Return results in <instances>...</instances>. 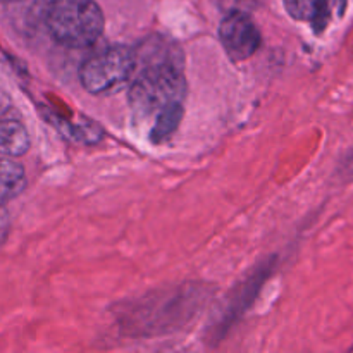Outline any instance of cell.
I'll return each instance as SVG.
<instances>
[{
  "label": "cell",
  "mask_w": 353,
  "mask_h": 353,
  "mask_svg": "<svg viewBox=\"0 0 353 353\" xmlns=\"http://www.w3.org/2000/svg\"><path fill=\"white\" fill-rule=\"evenodd\" d=\"M186 95V79L174 61L147 64L131 83L130 103L138 116H159L171 107L181 105Z\"/></svg>",
  "instance_id": "cell-1"
},
{
  "label": "cell",
  "mask_w": 353,
  "mask_h": 353,
  "mask_svg": "<svg viewBox=\"0 0 353 353\" xmlns=\"http://www.w3.org/2000/svg\"><path fill=\"white\" fill-rule=\"evenodd\" d=\"M45 24L57 43L86 48L102 37L105 19L93 0H52L45 10Z\"/></svg>",
  "instance_id": "cell-2"
},
{
  "label": "cell",
  "mask_w": 353,
  "mask_h": 353,
  "mask_svg": "<svg viewBox=\"0 0 353 353\" xmlns=\"http://www.w3.org/2000/svg\"><path fill=\"white\" fill-rule=\"evenodd\" d=\"M137 69V52L126 45H110L90 55L79 69V79L92 95H112L123 90Z\"/></svg>",
  "instance_id": "cell-3"
},
{
  "label": "cell",
  "mask_w": 353,
  "mask_h": 353,
  "mask_svg": "<svg viewBox=\"0 0 353 353\" xmlns=\"http://www.w3.org/2000/svg\"><path fill=\"white\" fill-rule=\"evenodd\" d=\"M219 38L224 50L234 62L245 61L259 50L262 43L261 31L248 14L231 12L221 21Z\"/></svg>",
  "instance_id": "cell-4"
},
{
  "label": "cell",
  "mask_w": 353,
  "mask_h": 353,
  "mask_svg": "<svg viewBox=\"0 0 353 353\" xmlns=\"http://www.w3.org/2000/svg\"><path fill=\"white\" fill-rule=\"evenodd\" d=\"M285 7L293 19L310 24L321 34L331 23L336 0H285Z\"/></svg>",
  "instance_id": "cell-5"
},
{
  "label": "cell",
  "mask_w": 353,
  "mask_h": 353,
  "mask_svg": "<svg viewBox=\"0 0 353 353\" xmlns=\"http://www.w3.org/2000/svg\"><path fill=\"white\" fill-rule=\"evenodd\" d=\"M30 150V134L19 119L0 117V154L21 157Z\"/></svg>",
  "instance_id": "cell-6"
},
{
  "label": "cell",
  "mask_w": 353,
  "mask_h": 353,
  "mask_svg": "<svg viewBox=\"0 0 353 353\" xmlns=\"http://www.w3.org/2000/svg\"><path fill=\"white\" fill-rule=\"evenodd\" d=\"M26 172L23 165L9 159H0V202H9L26 188Z\"/></svg>",
  "instance_id": "cell-7"
},
{
  "label": "cell",
  "mask_w": 353,
  "mask_h": 353,
  "mask_svg": "<svg viewBox=\"0 0 353 353\" xmlns=\"http://www.w3.org/2000/svg\"><path fill=\"white\" fill-rule=\"evenodd\" d=\"M181 116H183V105L171 107V109L159 114L157 121H155L154 128H152V140H154L155 143H159V141H164L165 138L171 137V134L176 131V128H178L179 121H181Z\"/></svg>",
  "instance_id": "cell-8"
},
{
  "label": "cell",
  "mask_w": 353,
  "mask_h": 353,
  "mask_svg": "<svg viewBox=\"0 0 353 353\" xmlns=\"http://www.w3.org/2000/svg\"><path fill=\"white\" fill-rule=\"evenodd\" d=\"M10 230V217L6 203L0 202V245L7 240V234Z\"/></svg>",
  "instance_id": "cell-9"
},
{
  "label": "cell",
  "mask_w": 353,
  "mask_h": 353,
  "mask_svg": "<svg viewBox=\"0 0 353 353\" xmlns=\"http://www.w3.org/2000/svg\"><path fill=\"white\" fill-rule=\"evenodd\" d=\"M6 2H19V0H6Z\"/></svg>",
  "instance_id": "cell-10"
}]
</instances>
